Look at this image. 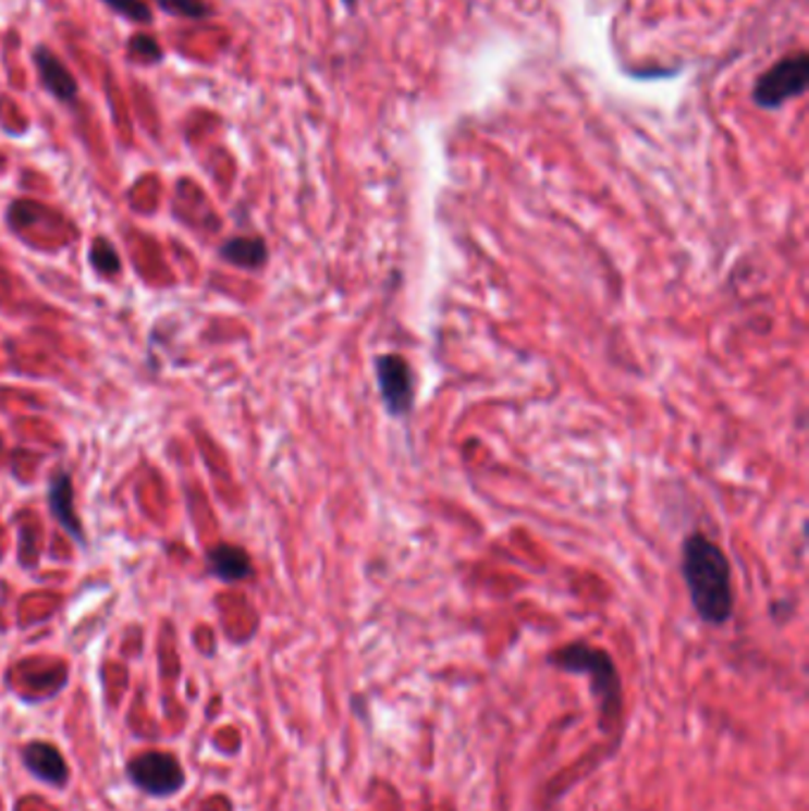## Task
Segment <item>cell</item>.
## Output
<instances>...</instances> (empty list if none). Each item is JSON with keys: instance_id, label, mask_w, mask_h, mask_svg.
Listing matches in <instances>:
<instances>
[{"instance_id": "cell-7", "label": "cell", "mask_w": 809, "mask_h": 811, "mask_svg": "<svg viewBox=\"0 0 809 811\" xmlns=\"http://www.w3.org/2000/svg\"><path fill=\"white\" fill-rule=\"evenodd\" d=\"M34 62H36V70H38V78H41L44 88L50 93L52 98H58L60 102H74L76 100L78 86L74 82V76L70 74L68 66H64L56 56H52V50H48L46 46H38L34 50Z\"/></svg>"}, {"instance_id": "cell-5", "label": "cell", "mask_w": 809, "mask_h": 811, "mask_svg": "<svg viewBox=\"0 0 809 811\" xmlns=\"http://www.w3.org/2000/svg\"><path fill=\"white\" fill-rule=\"evenodd\" d=\"M376 376H378V388L380 396L384 402L388 414L394 418H404L414 410L416 402V388H414V373L406 358L400 354H382L376 358Z\"/></svg>"}, {"instance_id": "cell-6", "label": "cell", "mask_w": 809, "mask_h": 811, "mask_svg": "<svg viewBox=\"0 0 809 811\" xmlns=\"http://www.w3.org/2000/svg\"><path fill=\"white\" fill-rule=\"evenodd\" d=\"M22 762L34 778L48 783V786H68L70 766L64 762L62 752L58 748H52L50 742H29V746L22 750Z\"/></svg>"}, {"instance_id": "cell-13", "label": "cell", "mask_w": 809, "mask_h": 811, "mask_svg": "<svg viewBox=\"0 0 809 811\" xmlns=\"http://www.w3.org/2000/svg\"><path fill=\"white\" fill-rule=\"evenodd\" d=\"M102 3L131 22H140V24L152 22V10L148 3H145V0H102Z\"/></svg>"}, {"instance_id": "cell-1", "label": "cell", "mask_w": 809, "mask_h": 811, "mask_svg": "<svg viewBox=\"0 0 809 811\" xmlns=\"http://www.w3.org/2000/svg\"><path fill=\"white\" fill-rule=\"evenodd\" d=\"M682 575L691 605L702 622L710 627H722L734 617L732 563L718 543L698 529L684 539Z\"/></svg>"}, {"instance_id": "cell-3", "label": "cell", "mask_w": 809, "mask_h": 811, "mask_svg": "<svg viewBox=\"0 0 809 811\" xmlns=\"http://www.w3.org/2000/svg\"><path fill=\"white\" fill-rule=\"evenodd\" d=\"M809 78V58L807 52H795L781 62H776L772 70H767L760 82L752 88V98L764 110L781 108L786 100L798 98L807 88Z\"/></svg>"}, {"instance_id": "cell-4", "label": "cell", "mask_w": 809, "mask_h": 811, "mask_svg": "<svg viewBox=\"0 0 809 811\" xmlns=\"http://www.w3.org/2000/svg\"><path fill=\"white\" fill-rule=\"evenodd\" d=\"M131 783L145 795L171 797L185 786V771L174 754L143 752L126 766Z\"/></svg>"}, {"instance_id": "cell-16", "label": "cell", "mask_w": 809, "mask_h": 811, "mask_svg": "<svg viewBox=\"0 0 809 811\" xmlns=\"http://www.w3.org/2000/svg\"><path fill=\"white\" fill-rule=\"evenodd\" d=\"M0 446H3V442H0Z\"/></svg>"}, {"instance_id": "cell-11", "label": "cell", "mask_w": 809, "mask_h": 811, "mask_svg": "<svg viewBox=\"0 0 809 811\" xmlns=\"http://www.w3.org/2000/svg\"><path fill=\"white\" fill-rule=\"evenodd\" d=\"M90 263H93V269L102 275H114L119 273V269H122V261H119L117 257V249L108 241H102V237H98V241L90 247Z\"/></svg>"}, {"instance_id": "cell-12", "label": "cell", "mask_w": 809, "mask_h": 811, "mask_svg": "<svg viewBox=\"0 0 809 811\" xmlns=\"http://www.w3.org/2000/svg\"><path fill=\"white\" fill-rule=\"evenodd\" d=\"M155 3L169 15L185 20H205L211 10L205 0H155Z\"/></svg>"}, {"instance_id": "cell-2", "label": "cell", "mask_w": 809, "mask_h": 811, "mask_svg": "<svg viewBox=\"0 0 809 811\" xmlns=\"http://www.w3.org/2000/svg\"><path fill=\"white\" fill-rule=\"evenodd\" d=\"M547 662L563 674L587 676L593 702L599 708V726L603 734L622 726V720H625V686H622L620 669L608 650L596 648L587 641H575L555 648Z\"/></svg>"}, {"instance_id": "cell-10", "label": "cell", "mask_w": 809, "mask_h": 811, "mask_svg": "<svg viewBox=\"0 0 809 811\" xmlns=\"http://www.w3.org/2000/svg\"><path fill=\"white\" fill-rule=\"evenodd\" d=\"M221 257L229 263L237 266V269L257 271L263 263H267L269 249L261 237H233V241H229L221 247Z\"/></svg>"}, {"instance_id": "cell-15", "label": "cell", "mask_w": 809, "mask_h": 811, "mask_svg": "<svg viewBox=\"0 0 809 811\" xmlns=\"http://www.w3.org/2000/svg\"><path fill=\"white\" fill-rule=\"evenodd\" d=\"M344 3H347V5H354V0H344Z\"/></svg>"}, {"instance_id": "cell-8", "label": "cell", "mask_w": 809, "mask_h": 811, "mask_svg": "<svg viewBox=\"0 0 809 811\" xmlns=\"http://www.w3.org/2000/svg\"><path fill=\"white\" fill-rule=\"evenodd\" d=\"M209 572L221 581H243L252 575V561L247 551L241 546H231V543H221V546L211 549L207 555Z\"/></svg>"}, {"instance_id": "cell-9", "label": "cell", "mask_w": 809, "mask_h": 811, "mask_svg": "<svg viewBox=\"0 0 809 811\" xmlns=\"http://www.w3.org/2000/svg\"><path fill=\"white\" fill-rule=\"evenodd\" d=\"M50 511L52 515H56V520L70 531L72 537L82 539V525H78L76 520V513H74V489H72V480L70 475L60 470L56 472V477H52L50 482Z\"/></svg>"}, {"instance_id": "cell-14", "label": "cell", "mask_w": 809, "mask_h": 811, "mask_svg": "<svg viewBox=\"0 0 809 811\" xmlns=\"http://www.w3.org/2000/svg\"><path fill=\"white\" fill-rule=\"evenodd\" d=\"M128 56L138 62L155 64V62H162V48H159V44L152 36L140 34L128 41Z\"/></svg>"}]
</instances>
